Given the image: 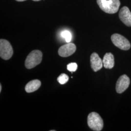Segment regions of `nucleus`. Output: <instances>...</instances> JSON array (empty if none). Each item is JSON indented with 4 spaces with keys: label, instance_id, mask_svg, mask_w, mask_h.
I'll use <instances>...</instances> for the list:
<instances>
[{
    "label": "nucleus",
    "instance_id": "f257e3e1",
    "mask_svg": "<svg viewBox=\"0 0 131 131\" xmlns=\"http://www.w3.org/2000/svg\"><path fill=\"white\" fill-rule=\"evenodd\" d=\"M97 3L101 9L108 14L117 13L121 5L119 0H97Z\"/></svg>",
    "mask_w": 131,
    "mask_h": 131
},
{
    "label": "nucleus",
    "instance_id": "f8f14e48",
    "mask_svg": "<svg viewBox=\"0 0 131 131\" xmlns=\"http://www.w3.org/2000/svg\"><path fill=\"white\" fill-rule=\"evenodd\" d=\"M61 37L65 39L67 43H70L72 38V35L70 31L65 30L62 31L61 33Z\"/></svg>",
    "mask_w": 131,
    "mask_h": 131
},
{
    "label": "nucleus",
    "instance_id": "9b49d317",
    "mask_svg": "<svg viewBox=\"0 0 131 131\" xmlns=\"http://www.w3.org/2000/svg\"><path fill=\"white\" fill-rule=\"evenodd\" d=\"M41 82L38 80H33L26 84L25 89L26 92L31 93L37 90L41 86Z\"/></svg>",
    "mask_w": 131,
    "mask_h": 131
},
{
    "label": "nucleus",
    "instance_id": "2eb2a0df",
    "mask_svg": "<svg viewBox=\"0 0 131 131\" xmlns=\"http://www.w3.org/2000/svg\"><path fill=\"white\" fill-rule=\"evenodd\" d=\"M16 1H18V2H24L25 1H26V0H16Z\"/></svg>",
    "mask_w": 131,
    "mask_h": 131
},
{
    "label": "nucleus",
    "instance_id": "4468645a",
    "mask_svg": "<svg viewBox=\"0 0 131 131\" xmlns=\"http://www.w3.org/2000/svg\"><path fill=\"white\" fill-rule=\"evenodd\" d=\"M78 66L76 63H70L67 65V70L70 72H74L77 69Z\"/></svg>",
    "mask_w": 131,
    "mask_h": 131
},
{
    "label": "nucleus",
    "instance_id": "1a4fd4ad",
    "mask_svg": "<svg viewBox=\"0 0 131 131\" xmlns=\"http://www.w3.org/2000/svg\"><path fill=\"white\" fill-rule=\"evenodd\" d=\"M90 63L91 68L95 72L100 70L103 66V60H102L98 54L96 52H93L91 55Z\"/></svg>",
    "mask_w": 131,
    "mask_h": 131
},
{
    "label": "nucleus",
    "instance_id": "dca6fc26",
    "mask_svg": "<svg viewBox=\"0 0 131 131\" xmlns=\"http://www.w3.org/2000/svg\"><path fill=\"white\" fill-rule=\"evenodd\" d=\"M2 85L1 84H0V92H1V91H2Z\"/></svg>",
    "mask_w": 131,
    "mask_h": 131
},
{
    "label": "nucleus",
    "instance_id": "6e6552de",
    "mask_svg": "<svg viewBox=\"0 0 131 131\" xmlns=\"http://www.w3.org/2000/svg\"><path fill=\"white\" fill-rule=\"evenodd\" d=\"M119 18L127 26H131V12L128 7L124 6L119 11Z\"/></svg>",
    "mask_w": 131,
    "mask_h": 131
},
{
    "label": "nucleus",
    "instance_id": "20e7f679",
    "mask_svg": "<svg viewBox=\"0 0 131 131\" xmlns=\"http://www.w3.org/2000/svg\"><path fill=\"white\" fill-rule=\"evenodd\" d=\"M13 50L10 42L7 40H0V56L4 60H8L13 56Z\"/></svg>",
    "mask_w": 131,
    "mask_h": 131
},
{
    "label": "nucleus",
    "instance_id": "ddd939ff",
    "mask_svg": "<svg viewBox=\"0 0 131 131\" xmlns=\"http://www.w3.org/2000/svg\"><path fill=\"white\" fill-rule=\"evenodd\" d=\"M69 76L64 73L61 74L57 78L58 82L61 84H66L69 81Z\"/></svg>",
    "mask_w": 131,
    "mask_h": 131
},
{
    "label": "nucleus",
    "instance_id": "7ed1b4c3",
    "mask_svg": "<svg viewBox=\"0 0 131 131\" xmlns=\"http://www.w3.org/2000/svg\"><path fill=\"white\" fill-rule=\"evenodd\" d=\"M88 124L93 131H101L103 128V120L98 113H90L88 117Z\"/></svg>",
    "mask_w": 131,
    "mask_h": 131
},
{
    "label": "nucleus",
    "instance_id": "9d476101",
    "mask_svg": "<svg viewBox=\"0 0 131 131\" xmlns=\"http://www.w3.org/2000/svg\"><path fill=\"white\" fill-rule=\"evenodd\" d=\"M103 67L105 69H112L115 65L114 57L112 53L111 52L106 53L103 57Z\"/></svg>",
    "mask_w": 131,
    "mask_h": 131
},
{
    "label": "nucleus",
    "instance_id": "39448f33",
    "mask_svg": "<svg viewBox=\"0 0 131 131\" xmlns=\"http://www.w3.org/2000/svg\"><path fill=\"white\" fill-rule=\"evenodd\" d=\"M111 38L113 43L120 49L126 51L131 48V44L129 40L119 34H113Z\"/></svg>",
    "mask_w": 131,
    "mask_h": 131
},
{
    "label": "nucleus",
    "instance_id": "423d86ee",
    "mask_svg": "<svg viewBox=\"0 0 131 131\" xmlns=\"http://www.w3.org/2000/svg\"><path fill=\"white\" fill-rule=\"evenodd\" d=\"M130 80L126 75L121 76L117 80L116 89L118 93H122L126 90L129 86Z\"/></svg>",
    "mask_w": 131,
    "mask_h": 131
},
{
    "label": "nucleus",
    "instance_id": "0eeeda50",
    "mask_svg": "<svg viewBox=\"0 0 131 131\" xmlns=\"http://www.w3.org/2000/svg\"><path fill=\"white\" fill-rule=\"evenodd\" d=\"M76 50V47L74 44L68 43L63 45L58 50V54L61 57H66L73 54Z\"/></svg>",
    "mask_w": 131,
    "mask_h": 131
},
{
    "label": "nucleus",
    "instance_id": "f03ea898",
    "mask_svg": "<svg viewBox=\"0 0 131 131\" xmlns=\"http://www.w3.org/2000/svg\"><path fill=\"white\" fill-rule=\"evenodd\" d=\"M42 52L39 50H34L31 52L25 61V67L31 69L39 65L42 61Z\"/></svg>",
    "mask_w": 131,
    "mask_h": 131
},
{
    "label": "nucleus",
    "instance_id": "f3484780",
    "mask_svg": "<svg viewBox=\"0 0 131 131\" xmlns=\"http://www.w3.org/2000/svg\"><path fill=\"white\" fill-rule=\"evenodd\" d=\"M33 1H35V2H38V1H41V0H32Z\"/></svg>",
    "mask_w": 131,
    "mask_h": 131
}]
</instances>
